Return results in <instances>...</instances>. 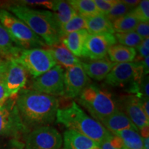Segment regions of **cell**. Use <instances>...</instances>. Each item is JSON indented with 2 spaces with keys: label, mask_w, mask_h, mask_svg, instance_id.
<instances>
[{
  "label": "cell",
  "mask_w": 149,
  "mask_h": 149,
  "mask_svg": "<svg viewBox=\"0 0 149 149\" xmlns=\"http://www.w3.org/2000/svg\"><path fill=\"white\" fill-rule=\"evenodd\" d=\"M15 98L22 122L30 131L41 126H49L56 120L59 106L56 97L22 89Z\"/></svg>",
  "instance_id": "cell-1"
},
{
  "label": "cell",
  "mask_w": 149,
  "mask_h": 149,
  "mask_svg": "<svg viewBox=\"0 0 149 149\" xmlns=\"http://www.w3.org/2000/svg\"><path fill=\"white\" fill-rule=\"evenodd\" d=\"M6 10L24 22L47 46L60 44V29L53 12L17 3L6 6Z\"/></svg>",
  "instance_id": "cell-2"
},
{
  "label": "cell",
  "mask_w": 149,
  "mask_h": 149,
  "mask_svg": "<svg viewBox=\"0 0 149 149\" xmlns=\"http://www.w3.org/2000/svg\"><path fill=\"white\" fill-rule=\"evenodd\" d=\"M55 120L57 123L64 126L67 130L86 136L100 145L113 135L101 123L87 115L74 102L68 107L59 109Z\"/></svg>",
  "instance_id": "cell-3"
},
{
  "label": "cell",
  "mask_w": 149,
  "mask_h": 149,
  "mask_svg": "<svg viewBox=\"0 0 149 149\" xmlns=\"http://www.w3.org/2000/svg\"><path fill=\"white\" fill-rule=\"evenodd\" d=\"M77 102L100 123L118 110L111 93L95 84H89L84 89Z\"/></svg>",
  "instance_id": "cell-4"
},
{
  "label": "cell",
  "mask_w": 149,
  "mask_h": 149,
  "mask_svg": "<svg viewBox=\"0 0 149 149\" xmlns=\"http://www.w3.org/2000/svg\"><path fill=\"white\" fill-rule=\"evenodd\" d=\"M0 23L11 41L21 49L42 48L47 46L24 22L2 7H0Z\"/></svg>",
  "instance_id": "cell-5"
},
{
  "label": "cell",
  "mask_w": 149,
  "mask_h": 149,
  "mask_svg": "<svg viewBox=\"0 0 149 149\" xmlns=\"http://www.w3.org/2000/svg\"><path fill=\"white\" fill-rule=\"evenodd\" d=\"M29 132L19 113L15 97L8 98L0 106V145L12 141L24 142Z\"/></svg>",
  "instance_id": "cell-6"
},
{
  "label": "cell",
  "mask_w": 149,
  "mask_h": 149,
  "mask_svg": "<svg viewBox=\"0 0 149 149\" xmlns=\"http://www.w3.org/2000/svg\"><path fill=\"white\" fill-rule=\"evenodd\" d=\"M33 77L37 78L57 65L53 55L45 48L22 49L13 59Z\"/></svg>",
  "instance_id": "cell-7"
},
{
  "label": "cell",
  "mask_w": 149,
  "mask_h": 149,
  "mask_svg": "<svg viewBox=\"0 0 149 149\" xmlns=\"http://www.w3.org/2000/svg\"><path fill=\"white\" fill-rule=\"evenodd\" d=\"M144 76V68L140 61L117 64L105 78V83L112 87H128L140 81Z\"/></svg>",
  "instance_id": "cell-8"
},
{
  "label": "cell",
  "mask_w": 149,
  "mask_h": 149,
  "mask_svg": "<svg viewBox=\"0 0 149 149\" xmlns=\"http://www.w3.org/2000/svg\"><path fill=\"white\" fill-rule=\"evenodd\" d=\"M63 137L51 126L31 130L24 139V149H61Z\"/></svg>",
  "instance_id": "cell-9"
},
{
  "label": "cell",
  "mask_w": 149,
  "mask_h": 149,
  "mask_svg": "<svg viewBox=\"0 0 149 149\" xmlns=\"http://www.w3.org/2000/svg\"><path fill=\"white\" fill-rule=\"evenodd\" d=\"M64 70L56 65L40 77L35 78L31 90L54 97H63L64 93Z\"/></svg>",
  "instance_id": "cell-10"
},
{
  "label": "cell",
  "mask_w": 149,
  "mask_h": 149,
  "mask_svg": "<svg viewBox=\"0 0 149 149\" xmlns=\"http://www.w3.org/2000/svg\"><path fill=\"white\" fill-rule=\"evenodd\" d=\"M117 42L115 35L111 33L89 34L84 49L83 57L91 60L106 58L109 48L117 44Z\"/></svg>",
  "instance_id": "cell-11"
},
{
  "label": "cell",
  "mask_w": 149,
  "mask_h": 149,
  "mask_svg": "<svg viewBox=\"0 0 149 149\" xmlns=\"http://www.w3.org/2000/svg\"><path fill=\"white\" fill-rule=\"evenodd\" d=\"M64 93L63 97H78L84 89L91 82L81 64L66 68L64 71Z\"/></svg>",
  "instance_id": "cell-12"
},
{
  "label": "cell",
  "mask_w": 149,
  "mask_h": 149,
  "mask_svg": "<svg viewBox=\"0 0 149 149\" xmlns=\"http://www.w3.org/2000/svg\"><path fill=\"white\" fill-rule=\"evenodd\" d=\"M3 80L10 97H15L26 84L27 72L13 59H9Z\"/></svg>",
  "instance_id": "cell-13"
},
{
  "label": "cell",
  "mask_w": 149,
  "mask_h": 149,
  "mask_svg": "<svg viewBox=\"0 0 149 149\" xmlns=\"http://www.w3.org/2000/svg\"><path fill=\"white\" fill-rule=\"evenodd\" d=\"M126 115L137 130H140L146 126H149V118L146 117L141 109L140 99L135 95L128 96L124 102Z\"/></svg>",
  "instance_id": "cell-14"
},
{
  "label": "cell",
  "mask_w": 149,
  "mask_h": 149,
  "mask_svg": "<svg viewBox=\"0 0 149 149\" xmlns=\"http://www.w3.org/2000/svg\"><path fill=\"white\" fill-rule=\"evenodd\" d=\"M116 64L107 57L98 60H91L88 62L81 63V66L87 76L98 81L105 79L108 74Z\"/></svg>",
  "instance_id": "cell-15"
},
{
  "label": "cell",
  "mask_w": 149,
  "mask_h": 149,
  "mask_svg": "<svg viewBox=\"0 0 149 149\" xmlns=\"http://www.w3.org/2000/svg\"><path fill=\"white\" fill-rule=\"evenodd\" d=\"M89 33L86 30L75 31L61 37L60 43L64 47L78 57H83L84 49Z\"/></svg>",
  "instance_id": "cell-16"
},
{
  "label": "cell",
  "mask_w": 149,
  "mask_h": 149,
  "mask_svg": "<svg viewBox=\"0 0 149 149\" xmlns=\"http://www.w3.org/2000/svg\"><path fill=\"white\" fill-rule=\"evenodd\" d=\"M100 123L112 134L125 129H133L138 131L126 113L119 109Z\"/></svg>",
  "instance_id": "cell-17"
},
{
  "label": "cell",
  "mask_w": 149,
  "mask_h": 149,
  "mask_svg": "<svg viewBox=\"0 0 149 149\" xmlns=\"http://www.w3.org/2000/svg\"><path fill=\"white\" fill-rule=\"evenodd\" d=\"M63 144L66 149H101L96 141L70 130L64 133Z\"/></svg>",
  "instance_id": "cell-18"
},
{
  "label": "cell",
  "mask_w": 149,
  "mask_h": 149,
  "mask_svg": "<svg viewBox=\"0 0 149 149\" xmlns=\"http://www.w3.org/2000/svg\"><path fill=\"white\" fill-rule=\"evenodd\" d=\"M86 30L89 34L108 33L113 34V24L107 16L102 14H98L88 17H84Z\"/></svg>",
  "instance_id": "cell-19"
},
{
  "label": "cell",
  "mask_w": 149,
  "mask_h": 149,
  "mask_svg": "<svg viewBox=\"0 0 149 149\" xmlns=\"http://www.w3.org/2000/svg\"><path fill=\"white\" fill-rule=\"evenodd\" d=\"M48 51L53 55V58L61 67L68 68L75 65L81 64V61L78 57L70 53L62 44H57L55 46L48 48Z\"/></svg>",
  "instance_id": "cell-20"
},
{
  "label": "cell",
  "mask_w": 149,
  "mask_h": 149,
  "mask_svg": "<svg viewBox=\"0 0 149 149\" xmlns=\"http://www.w3.org/2000/svg\"><path fill=\"white\" fill-rule=\"evenodd\" d=\"M109 60L115 64L133 62L137 55L135 48L127 46L115 44L108 51Z\"/></svg>",
  "instance_id": "cell-21"
},
{
  "label": "cell",
  "mask_w": 149,
  "mask_h": 149,
  "mask_svg": "<svg viewBox=\"0 0 149 149\" xmlns=\"http://www.w3.org/2000/svg\"><path fill=\"white\" fill-rule=\"evenodd\" d=\"M22 50L15 45L4 28L0 23V57L8 60L15 59Z\"/></svg>",
  "instance_id": "cell-22"
},
{
  "label": "cell",
  "mask_w": 149,
  "mask_h": 149,
  "mask_svg": "<svg viewBox=\"0 0 149 149\" xmlns=\"http://www.w3.org/2000/svg\"><path fill=\"white\" fill-rule=\"evenodd\" d=\"M53 10V15L59 29L77 15V12L66 1H55Z\"/></svg>",
  "instance_id": "cell-23"
},
{
  "label": "cell",
  "mask_w": 149,
  "mask_h": 149,
  "mask_svg": "<svg viewBox=\"0 0 149 149\" xmlns=\"http://www.w3.org/2000/svg\"><path fill=\"white\" fill-rule=\"evenodd\" d=\"M113 135L122 139L124 147L128 149H143V138L139 132L133 129H125L117 132Z\"/></svg>",
  "instance_id": "cell-24"
},
{
  "label": "cell",
  "mask_w": 149,
  "mask_h": 149,
  "mask_svg": "<svg viewBox=\"0 0 149 149\" xmlns=\"http://www.w3.org/2000/svg\"><path fill=\"white\" fill-rule=\"evenodd\" d=\"M67 1L77 13L83 17L100 14L93 0H70Z\"/></svg>",
  "instance_id": "cell-25"
},
{
  "label": "cell",
  "mask_w": 149,
  "mask_h": 149,
  "mask_svg": "<svg viewBox=\"0 0 149 149\" xmlns=\"http://www.w3.org/2000/svg\"><path fill=\"white\" fill-rule=\"evenodd\" d=\"M139 20L130 13L112 22L114 32L117 33L134 31L139 24Z\"/></svg>",
  "instance_id": "cell-26"
},
{
  "label": "cell",
  "mask_w": 149,
  "mask_h": 149,
  "mask_svg": "<svg viewBox=\"0 0 149 149\" xmlns=\"http://www.w3.org/2000/svg\"><path fill=\"white\" fill-rule=\"evenodd\" d=\"M117 42L120 44L127 47L136 48L142 42L143 39L139 37L135 31L131 32L116 33L115 35Z\"/></svg>",
  "instance_id": "cell-27"
},
{
  "label": "cell",
  "mask_w": 149,
  "mask_h": 149,
  "mask_svg": "<svg viewBox=\"0 0 149 149\" xmlns=\"http://www.w3.org/2000/svg\"><path fill=\"white\" fill-rule=\"evenodd\" d=\"M86 26L84 17L77 14L69 22L60 28V35L61 37H62L70 33L81 31V30H86Z\"/></svg>",
  "instance_id": "cell-28"
},
{
  "label": "cell",
  "mask_w": 149,
  "mask_h": 149,
  "mask_svg": "<svg viewBox=\"0 0 149 149\" xmlns=\"http://www.w3.org/2000/svg\"><path fill=\"white\" fill-rule=\"evenodd\" d=\"M130 11L131 10L126 6L125 3L123 2V1L117 0L115 5L106 15V16H107L108 19L110 20L111 22H113L115 20L117 19L122 17L129 13Z\"/></svg>",
  "instance_id": "cell-29"
},
{
  "label": "cell",
  "mask_w": 149,
  "mask_h": 149,
  "mask_svg": "<svg viewBox=\"0 0 149 149\" xmlns=\"http://www.w3.org/2000/svg\"><path fill=\"white\" fill-rule=\"evenodd\" d=\"M130 13L135 17L139 22L148 23L149 22V1L143 0L133 10L130 11Z\"/></svg>",
  "instance_id": "cell-30"
},
{
  "label": "cell",
  "mask_w": 149,
  "mask_h": 149,
  "mask_svg": "<svg viewBox=\"0 0 149 149\" xmlns=\"http://www.w3.org/2000/svg\"><path fill=\"white\" fill-rule=\"evenodd\" d=\"M55 1H49V0H21L17 1V4L26 6H40L44 7L50 10H53Z\"/></svg>",
  "instance_id": "cell-31"
},
{
  "label": "cell",
  "mask_w": 149,
  "mask_h": 149,
  "mask_svg": "<svg viewBox=\"0 0 149 149\" xmlns=\"http://www.w3.org/2000/svg\"><path fill=\"white\" fill-rule=\"evenodd\" d=\"M100 14L106 15L115 5L117 0H93Z\"/></svg>",
  "instance_id": "cell-32"
},
{
  "label": "cell",
  "mask_w": 149,
  "mask_h": 149,
  "mask_svg": "<svg viewBox=\"0 0 149 149\" xmlns=\"http://www.w3.org/2000/svg\"><path fill=\"white\" fill-rule=\"evenodd\" d=\"M135 32L143 40L149 37V24L145 22H139L135 29Z\"/></svg>",
  "instance_id": "cell-33"
},
{
  "label": "cell",
  "mask_w": 149,
  "mask_h": 149,
  "mask_svg": "<svg viewBox=\"0 0 149 149\" xmlns=\"http://www.w3.org/2000/svg\"><path fill=\"white\" fill-rule=\"evenodd\" d=\"M0 149H24V142L22 141H12L0 145Z\"/></svg>",
  "instance_id": "cell-34"
},
{
  "label": "cell",
  "mask_w": 149,
  "mask_h": 149,
  "mask_svg": "<svg viewBox=\"0 0 149 149\" xmlns=\"http://www.w3.org/2000/svg\"><path fill=\"white\" fill-rule=\"evenodd\" d=\"M8 98H10V96L6 89L4 82L2 79L0 81V106L4 103Z\"/></svg>",
  "instance_id": "cell-35"
},
{
  "label": "cell",
  "mask_w": 149,
  "mask_h": 149,
  "mask_svg": "<svg viewBox=\"0 0 149 149\" xmlns=\"http://www.w3.org/2000/svg\"><path fill=\"white\" fill-rule=\"evenodd\" d=\"M8 64V59H6L2 58V57H0V81H1V80L3 79Z\"/></svg>",
  "instance_id": "cell-36"
},
{
  "label": "cell",
  "mask_w": 149,
  "mask_h": 149,
  "mask_svg": "<svg viewBox=\"0 0 149 149\" xmlns=\"http://www.w3.org/2000/svg\"><path fill=\"white\" fill-rule=\"evenodd\" d=\"M135 50L139 53V58L141 57V59H144L149 55V48L144 47L141 44L135 48Z\"/></svg>",
  "instance_id": "cell-37"
},
{
  "label": "cell",
  "mask_w": 149,
  "mask_h": 149,
  "mask_svg": "<svg viewBox=\"0 0 149 149\" xmlns=\"http://www.w3.org/2000/svg\"><path fill=\"white\" fill-rule=\"evenodd\" d=\"M140 99V104L141 109L143 111L146 115L147 117L149 118V100L148 98L146 97H141Z\"/></svg>",
  "instance_id": "cell-38"
},
{
  "label": "cell",
  "mask_w": 149,
  "mask_h": 149,
  "mask_svg": "<svg viewBox=\"0 0 149 149\" xmlns=\"http://www.w3.org/2000/svg\"><path fill=\"white\" fill-rule=\"evenodd\" d=\"M122 1L130 10L135 8L140 2L139 0H122Z\"/></svg>",
  "instance_id": "cell-39"
},
{
  "label": "cell",
  "mask_w": 149,
  "mask_h": 149,
  "mask_svg": "<svg viewBox=\"0 0 149 149\" xmlns=\"http://www.w3.org/2000/svg\"><path fill=\"white\" fill-rule=\"evenodd\" d=\"M110 137L104 140L103 142L100 144V147H101V149H120L117 148L116 146H115L110 141Z\"/></svg>",
  "instance_id": "cell-40"
},
{
  "label": "cell",
  "mask_w": 149,
  "mask_h": 149,
  "mask_svg": "<svg viewBox=\"0 0 149 149\" xmlns=\"http://www.w3.org/2000/svg\"><path fill=\"white\" fill-rule=\"evenodd\" d=\"M141 133V137L142 138H146V137H149V126H146L139 130Z\"/></svg>",
  "instance_id": "cell-41"
},
{
  "label": "cell",
  "mask_w": 149,
  "mask_h": 149,
  "mask_svg": "<svg viewBox=\"0 0 149 149\" xmlns=\"http://www.w3.org/2000/svg\"><path fill=\"white\" fill-rule=\"evenodd\" d=\"M143 146L144 149H149V137L143 138Z\"/></svg>",
  "instance_id": "cell-42"
},
{
  "label": "cell",
  "mask_w": 149,
  "mask_h": 149,
  "mask_svg": "<svg viewBox=\"0 0 149 149\" xmlns=\"http://www.w3.org/2000/svg\"><path fill=\"white\" fill-rule=\"evenodd\" d=\"M124 149H128V148H124Z\"/></svg>",
  "instance_id": "cell-43"
},
{
  "label": "cell",
  "mask_w": 149,
  "mask_h": 149,
  "mask_svg": "<svg viewBox=\"0 0 149 149\" xmlns=\"http://www.w3.org/2000/svg\"><path fill=\"white\" fill-rule=\"evenodd\" d=\"M61 149H66V148H61Z\"/></svg>",
  "instance_id": "cell-44"
},
{
  "label": "cell",
  "mask_w": 149,
  "mask_h": 149,
  "mask_svg": "<svg viewBox=\"0 0 149 149\" xmlns=\"http://www.w3.org/2000/svg\"><path fill=\"white\" fill-rule=\"evenodd\" d=\"M143 149H144V148H143Z\"/></svg>",
  "instance_id": "cell-45"
}]
</instances>
